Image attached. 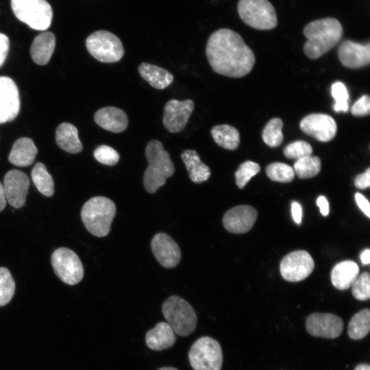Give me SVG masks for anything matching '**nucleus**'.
<instances>
[{
	"label": "nucleus",
	"instance_id": "f257e3e1",
	"mask_svg": "<svg viewBox=\"0 0 370 370\" xmlns=\"http://www.w3.org/2000/svg\"><path fill=\"white\" fill-rule=\"evenodd\" d=\"M206 53L216 73L230 77L246 75L256 61L253 51L241 35L227 28L219 29L210 35Z\"/></svg>",
	"mask_w": 370,
	"mask_h": 370
},
{
	"label": "nucleus",
	"instance_id": "f03ea898",
	"mask_svg": "<svg viewBox=\"0 0 370 370\" xmlns=\"http://www.w3.org/2000/svg\"><path fill=\"white\" fill-rule=\"evenodd\" d=\"M343 27L335 18L327 17L309 23L304 29L307 41L304 45L305 54L310 59H317L341 39Z\"/></svg>",
	"mask_w": 370,
	"mask_h": 370
},
{
	"label": "nucleus",
	"instance_id": "7ed1b4c3",
	"mask_svg": "<svg viewBox=\"0 0 370 370\" xmlns=\"http://www.w3.org/2000/svg\"><path fill=\"white\" fill-rule=\"evenodd\" d=\"M148 166L144 173L143 184L149 193H154L163 186L175 171L169 153L158 140H150L145 149Z\"/></svg>",
	"mask_w": 370,
	"mask_h": 370
},
{
	"label": "nucleus",
	"instance_id": "20e7f679",
	"mask_svg": "<svg viewBox=\"0 0 370 370\" xmlns=\"http://www.w3.org/2000/svg\"><path fill=\"white\" fill-rule=\"evenodd\" d=\"M116 211V206L112 200L97 196L84 204L81 218L90 233L97 237H103L110 232Z\"/></svg>",
	"mask_w": 370,
	"mask_h": 370
},
{
	"label": "nucleus",
	"instance_id": "39448f33",
	"mask_svg": "<svg viewBox=\"0 0 370 370\" xmlns=\"http://www.w3.org/2000/svg\"><path fill=\"white\" fill-rule=\"evenodd\" d=\"M162 311L175 333L186 336L196 328L197 317L195 310L185 299L177 295L167 298L162 304Z\"/></svg>",
	"mask_w": 370,
	"mask_h": 370
},
{
	"label": "nucleus",
	"instance_id": "423d86ee",
	"mask_svg": "<svg viewBox=\"0 0 370 370\" xmlns=\"http://www.w3.org/2000/svg\"><path fill=\"white\" fill-rule=\"evenodd\" d=\"M15 16L36 30L47 29L51 23L53 10L46 0H11Z\"/></svg>",
	"mask_w": 370,
	"mask_h": 370
},
{
	"label": "nucleus",
	"instance_id": "0eeeda50",
	"mask_svg": "<svg viewBox=\"0 0 370 370\" xmlns=\"http://www.w3.org/2000/svg\"><path fill=\"white\" fill-rule=\"evenodd\" d=\"M237 10L242 21L254 29L268 30L277 26L275 8L268 0H239Z\"/></svg>",
	"mask_w": 370,
	"mask_h": 370
},
{
	"label": "nucleus",
	"instance_id": "6e6552de",
	"mask_svg": "<svg viewBox=\"0 0 370 370\" xmlns=\"http://www.w3.org/2000/svg\"><path fill=\"white\" fill-rule=\"evenodd\" d=\"M188 360L193 370H221L223 364L222 349L210 336L198 338L191 346Z\"/></svg>",
	"mask_w": 370,
	"mask_h": 370
},
{
	"label": "nucleus",
	"instance_id": "1a4fd4ad",
	"mask_svg": "<svg viewBox=\"0 0 370 370\" xmlns=\"http://www.w3.org/2000/svg\"><path fill=\"white\" fill-rule=\"evenodd\" d=\"M86 46L90 54L101 62H116L124 55L121 40L106 30H98L91 34L86 38Z\"/></svg>",
	"mask_w": 370,
	"mask_h": 370
},
{
	"label": "nucleus",
	"instance_id": "9d476101",
	"mask_svg": "<svg viewBox=\"0 0 370 370\" xmlns=\"http://www.w3.org/2000/svg\"><path fill=\"white\" fill-rule=\"evenodd\" d=\"M51 263L58 278L69 285L79 282L84 276V267L78 256L71 249L60 247L51 257Z\"/></svg>",
	"mask_w": 370,
	"mask_h": 370
},
{
	"label": "nucleus",
	"instance_id": "9b49d317",
	"mask_svg": "<svg viewBox=\"0 0 370 370\" xmlns=\"http://www.w3.org/2000/svg\"><path fill=\"white\" fill-rule=\"evenodd\" d=\"M314 262L309 253L297 250L287 254L281 261L280 270L282 278L288 282H299L312 272Z\"/></svg>",
	"mask_w": 370,
	"mask_h": 370
},
{
	"label": "nucleus",
	"instance_id": "f8f14e48",
	"mask_svg": "<svg viewBox=\"0 0 370 370\" xmlns=\"http://www.w3.org/2000/svg\"><path fill=\"white\" fill-rule=\"evenodd\" d=\"M306 328L314 336L334 338L340 336L343 330V321L332 313H312L306 319Z\"/></svg>",
	"mask_w": 370,
	"mask_h": 370
},
{
	"label": "nucleus",
	"instance_id": "ddd939ff",
	"mask_svg": "<svg viewBox=\"0 0 370 370\" xmlns=\"http://www.w3.org/2000/svg\"><path fill=\"white\" fill-rule=\"evenodd\" d=\"M194 108L195 104L191 99L169 100L164 108L162 118L164 126L171 133L182 131L187 124Z\"/></svg>",
	"mask_w": 370,
	"mask_h": 370
},
{
	"label": "nucleus",
	"instance_id": "4468645a",
	"mask_svg": "<svg viewBox=\"0 0 370 370\" xmlns=\"http://www.w3.org/2000/svg\"><path fill=\"white\" fill-rule=\"evenodd\" d=\"M20 97L15 82L0 76V124L14 120L20 111Z\"/></svg>",
	"mask_w": 370,
	"mask_h": 370
},
{
	"label": "nucleus",
	"instance_id": "2eb2a0df",
	"mask_svg": "<svg viewBox=\"0 0 370 370\" xmlns=\"http://www.w3.org/2000/svg\"><path fill=\"white\" fill-rule=\"evenodd\" d=\"M299 126L302 132L321 142L332 140L337 130L334 119L328 114L321 113L305 116Z\"/></svg>",
	"mask_w": 370,
	"mask_h": 370
},
{
	"label": "nucleus",
	"instance_id": "dca6fc26",
	"mask_svg": "<svg viewBox=\"0 0 370 370\" xmlns=\"http://www.w3.org/2000/svg\"><path fill=\"white\" fill-rule=\"evenodd\" d=\"M3 186L6 200L12 207L19 208L25 204L29 187V180L25 173L17 169L9 171Z\"/></svg>",
	"mask_w": 370,
	"mask_h": 370
},
{
	"label": "nucleus",
	"instance_id": "f3484780",
	"mask_svg": "<svg viewBox=\"0 0 370 370\" xmlns=\"http://www.w3.org/2000/svg\"><path fill=\"white\" fill-rule=\"evenodd\" d=\"M151 247L158 262L165 268L175 267L180 261L181 251L178 245L164 232L153 237Z\"/></svg>",
	"mask_w": 370,
	"mask_h": 370
},
{
	"label": "nucleus",
	"instance_id": "a211bd4d",
	"mask_svg": "<svg viewBox=\"0 0 370 370\" xmlns=\"http://www.w3.org/2000/svg\"><path fill=\"white\" fill-rule=\"evenodd\" d=\"M258 217L256 210L251 206L241 205L227 210L223 216L225 228L232 233L243 234L249 231Z\"/></svg>",
	"mask_w": 370,
	"mask_h": 370
},
{
	"label": "nucleus",
	"instance_id": "6ab92c4d",
	"mask_svg": "<svg viewBox=\"0 0 370 370\" xmlns=\"http://www.w3.org/2000/svg\"><path fill=\"white\" fill-rule=\"evenodd\" d=\"M338 54L341 62L345 66L358 69L369 64L370 45L345 40L338 47Z\"/></svg>",
	"mask_w": 370,
	"mask_h": 370
},
{
	"label": "nucleus",
	"instance_id": "aec40b11",
	"mask_svg": "<svg viewBox=\"0 0 370 370\" xmlns=\"http://www.w3.org/2000/svg\"><path fill=\"white\" fill-rule=\"evenodd\" d=\"M94 120L99 126L113 133L123 132L128 125L125 112L114 106L104 107L97 110L95 113Z\"/></svg>",
	"mask_w": 370,
	"mask_h": 370
},
{
	"label": "nucleus",
	"instance_id": "412c9836",
	"mask_svg": "<svg viewBox=\"0 0 370 370\" xmlns=\"http://www.w3.org/2000/svg\"><path fill=\"white\" fill-rule=\"evenodd\" d=\"M176 341L175 332L166 322H159L145 335L147 346L154 351L172 347Z\"/></svg>",
	"mask_w": 370,
	"mask_h": 370
},
{
	"label": "nucleus",
	"instance_id": "4be33fe9",
	"mask_svg": "<svg viewBox=\"0 0 370 370\" xmlns=\"http://www.w3.org/2000/svg\"><path fill=\"white\" fill-rule=\"evenodd\" d=\"M56 47L55 35L50 32H42L36 36L30 47L33 61L38 65L47 64Z\"/></svg>",
	"mask_w": 370,
	"mask_h": 370
},
{
	"label": "nucleus",
	"instance_id": "5701e85b",
	"mask_svg": "<svg viewBox=\"0 0 370 370\" xmlns=\"http://www.w3.org/2000/svg\"><path fill=\"white\" fill-rule=\"evenodd\" d=\"M38 150L33 140L27 137L17 139L8 156V160L18 166L31 165L35 160Z\"/></svg>",
	"mask_w": 370,
	"mask_h": 370
},
{
	"label": "nucleus",
	"instance_id": "b1692460",
	"mask_svg": "<svg viewBox=\"0 0 370 370\" xmlns=\"http://www.w3.org/2000/svg\"><path fill=\"white\" fill-rule=\"evenodd\" d=\"M358 265L352 260H345L336 264L331 272L333 286L339 290H346L352 286L359 274Z\"/></svg>",
	"mask_w": 370,
	"mask_h": 370
},
{
	"label": "nucleus",
	"instance_id": "393cba45",
	"mask_svg": "<svg viewBox=\"0 0 370 370\" xmlns=\"http://www.w3.org/2000/svg\"><path fill=\"white\" fill-rule=\"evenodd\" d=\"M181 158L193 182L200 184L208 180L211 175L210 169L201 162L196 151L186 149L182 153Z\"/></svg>",
	"mask_w": 370,
	"mask_h": 370
},
{
	"label": "nucleus",
	"instance_id": "a878e982",
	"mask_svg": "<svg viewBox=\"0 0 370 370\" xmlns=\"http://www.w3.org/2000/svg\"><path fill=\"white\" fill-rule=\"evenodd\" d=\"M56 140L59 147L71 153H79L83 149L77 127L69 123H62L57 127Z\"/></svg>",
	"mask_w": 370,
	"mask_h": 370
},
{
	"label": "nucleus",
	"instance_id": "bb28decb",
	"mask_svg": "<svg viewBox=\"0 0 370 370\" xmlns=\"http://www.w3.org/2000/svg\"><path fill=\"white\" fill-rule=\"evenodd\" d=\"M138 72L152 87L158 90L166 88L173 81V75L169 71L147 62L139 65Z\"/></svg>",
	"mask_w": 370,
	"mask_h": 370
},
{
	"label": "nucleus",
	"instance_id": "cd10ccee",
	"mask_svg": "<svg viewBox=\"0 0 370 370\" xmlns=\"http://www.w3.org/2000/svg\"><path fill=\"white\" fill-rule=\"evenodd\" d=\"M212 136L220 147L229 149H236L240 143L238 131L229 125H219L211 130Z\"/></svg>",
	"mask_w": 370,
	"mask_h": 370
},
{
	"label": "nucleus",
	"instance_id": "c85d7f7f",
	"mask_svg": "<svg viewBox=\"0 0 370 370\" xmlns=\"http://www.w3.org/2000/svg\"><path fill=\"white\" fill-rule=\"evenodd\" d=\"M370 330V311L362 309L356 313L348 325V335L351 339L359 340L365 337Z\"/></svg>",
	"mask_w": 370,
	"mask_h": 370
},
{
	"label": "nucleus",
	"instance_id": "c756f323",
	"mask_svg": "<svg viewBox=\"0 0 370 370\" xmlns=\"http://www.w3.org/2000/svg\"><path fill=\"white\" fill-rule=\"evenodd\" d=\"M31 175L35 186L40 193L47 197L53 195L54 193L53 180L42 163H36Z\"/></svg>",
	"mask_w": 370,
	"mask_h": 370
},
{
	"label": "nucleus",
	"instance_id": "7c9ffc66",
	"mask_svg": "<svg viewBox=\"0 0 370 370\" xmlns=\"http://www.w3.org/2000/svg\"><path fill=\"white\" fill-rule=\"evenodd\" d=\"M321 165L320 159L310 155L297 160L294 163L293 170L301 179L310 178L319 173Z\"/></svg>",
	"mask_w": 370,
	"mask_h": 370
},
{
	"label": "nucleus",
	"instance_id": "2f4dec72",
	"mask_svg": "<svg viewBox=\"0 0 370 370\" xmlns=\"http://www.w3.org/2000/svg\"><path fill=\"white\" fill-rule=\"evenodd\" d=\"M282 127L283 123L279 118L272 119L267 123L262 132V139L268 146L275 147L282 143Z\"/></svg>",
	"mask_w": 370,
	"mask_h": 370
},
{
	"label": "nucleus",
	"instance_id": "473e14b6",
	"mask_svg": "<svg viewBox=\"0 0 370 370\" xmlns=\"http://www.w3.org/2000/svg\"><path fill=\"white\" fill-rule=\"evenodd\" d=\"M267 176L273 181L279 182H290L295 176L293 169L284 163L273 162L266 168Z\"/></svg>",
	"mask_w": 370,
	"mask_h": 370
},
{
	"label": "nucleus",
	"instance_id": "72a5a7b5",
	"mask_svg": "<svg viewBox=\"0 0 370 370\" xmlns=\"http://www.w3.org/2000/svg\"><path fill=\"white\" fill-rule=\"evenodd\" d=\"M15 291V282L5 267H0V306H5L12 299Z\"/></svg>",
	"mask_w": 370,
	"mask_h": 370
},
{
	"label": "nucleus",
	"instance_id": "f704fd0d",
	"mask_svg": "<svg viewBox=\"0 0 370 370\" xmlns=\"http://www.w3.org/2000/svg\"><path fill=\"white\" fill-rule=\"evenodd\" d=\"M331 94L335 100L333 110L336 112H346L349 110V95L345 85L336 82L332 84Z\"/></svg>",
	"mask_w": 370,
	"mask_h": 370
},
{
	"label": "nucleus",
	"instance_id": "c9c22d12",
	"mask_svg": "<svg viewBox=\"0 0 370 370\" xmlns=\"http://www.w3.org/2000/svg\"><path fill=\"white\" fill-rule=\"evenodd\" d=\"M260 170L259 164L254 162L247 160L241 164L235 173L236 182L238 188H244L250 179Z\"/></svg>",
	"mask_w": 370,
	"mask_h": 370
},
{
	"label": "nucleus",
	"instance_id": "e433bc0d",
	"mask_svg": "<svg viewBox=\"0 0 370 370\" xmlns=\"http://www.w3.org/2000/svg\"><path fill=\"white\" fill-rule=\"evenodd\" d=\"M353 296L358 300L365 301L370 297V276L368 272H364L356 278L352 285Z\"/></svg>",
	"mask_w": 370,
	"mask_h": 370
},
{
	"label": "nucleus",
	"instance_id": "4c0bfd02",
	"mask_svg": "<svg viewBox=\"0 0 370 370\" xmlns=\"http://www.w3.org/2000/svg\"><path fill=\"white\" fill-rule=\"evenodd\" d=\"M312 153V147L304 140H297L288 144L284 149V156L289 159L299 160L310 156Z\"/></svg>",
	"mask_w": 370,
	"mask_h": 370
},
{
	"label": "nucleus",
	"instance_id": "58836bf2",
	"mask_svg": "<svg viewBox=\"0 0 370 370\" xmlns=\"http://www.w3.org/2000/svg\"><path fill=\"white\" fill-rule=\"evenodd\" d=\"M93 155L99 162L108 166L116 164L120 158L119 153L114 149L106 145L97 147Z\"/></svg>",
	"mask_w": 370,
	"mask_h": 370
},
{
	"label": "nucleus",
	"instance_id": "ea45409f",
	"mask_svg": "<svg viewBox=\"0 0 370 370\" xmlns=\"http://www.w3.org/2000/svg\"><path fill=\"white\" fill-rule=\"evenodd\" d=\"M370 112V99L368 95H362L357 100L351 108V112L354 116H366Z\"/></svg>",
	"mask_w": 370,
	"mask_h": 370
},
{
	"label": "nucleus",
	"instance_id": "a19ab883",
	"mask_svg": "<svg viewBox=\"0 0 370 370\" xmlns=\"http://www.w3.org/2000/svg\"><path fill=\"white\" fill-rule=\"evenodd\" d=\"M10 47V41L8 37L0 32V67L3 64Z\"/></svg>",
	"mask_w": 370,
	"mask_h": 370
},
{
	"label": "nucleus",
	"instance_id": "79ce46f5",
	"mask_svg": "<svg viewBox=\"0 0 370 370\" xmlns=\"http://www.w3.org/2000/svg\"><path fill=\"white\" fill-rule=\"evenodd\" d=\"M356 187L360 189L367 188L370 186V169L368 168L363 173L358 175L354 180Z\"/></svg>",
	"mask_w": 370,
	"mask_h": 370
},
{
	"label": "nucleus",
	"instance_id": "37998d69",
	"mask_svg": "<svg viewBox=\"0 0 370 370\" xmlns=\"http://www.w3.org/2000/svg\"><path fill=\"white\" fill-rule=\"evenodd\" d=\"M355 199L359 208L367 217H370V205L368 200L359 193L355 194Z\"/></svg>",
	"mask_w": 370,
	"mask_h": 370
},
{
	"label": "nucleus",
	"instance_id": "c03bdc74",
	"mask_svg": "<svg viewBox=\"0 0 370 370\" xmlns=\"http://www.w3.org/2000/svg\"><path fill=\"white\" fill-rule=\"evenodd\" d=\"M291 212L294 221L298 225L301 224L302 218V209L301 205L299 203L296 201L292 202Z\"/></svg>",
	"mask_w": 370,
	"mask_h": 370
},
{
	"label": "nucleus",
	"instance_id": "a18cd8bd",
	"mask_svg": "<svg viewBox=\"0 0 370 370\" xmlns=\"http://www.w3.org/2000/svg\"><path fill=\"white\" fill-rule=\"evenodd\" d=\"M317 205L320 209V212L323 216L329 214V204L324 196H319L317 199Z\"/></svg>",
	"mask_w": 370,
	"mask_h": 370
},
{
	"label": "nucleus",
	"instance_id": "49530a36",
	"mask_svg": "<svg viewBox=\"0 0 370 370\" xmlns=\"http://www.w3.org/2000/svg\"><path fill=\"white\" fill-rule=\"evenodd\" d=\"M6 197L3 184L0 182V212L3 211L6 206Z\"/></svg>",
	"mask_w": 370,
	"mask_h": 370
},
{
	"label": "nucleus",
	"instance_id": "de8ad7c7",
	"mask_svg": "<svg viewBox=\"0 0 370 370\" xmlns=\"http://www.w3.org/2000/svg\"><path fill=\"white\" fill-rule=\"evenodd\" d=\"M360 260L362 264H369L370 262V251L369 249L363 250L360 254Z\"/></svg>",
	"mask_w": 370,
	"mask_h": 370
},
{
	"label": "nucleus",
	"instance_id": "09e8293b",
	"mask_svg": "<svg viewBox=\"0 0 370 370\" xmlns=\"http://www.w3.org/2000/svg\"><path fill=\"white\" fill-rule=\"evenodd\" d=\"M354 370H370V367L368 364L362 363L358 365Z\"/></svg>",
	"mask_w": 370,
	"mask_h": 370
},
{
	"label": "nucleus",
	"instance_id": "8fccbe9b",
	"mask_svg": "<svg viewBox=\"0 0 370 370\" xmlns=\"http://www.w3.org/2000/svg\"><path fill=\"white\" fill-rule=\"evenodd\" d=\"M158 370H178L176 368H174V367H162Z\"/></svg>",
	"mask_w": 370,
	"mask_h": 370
}]
</instances>
